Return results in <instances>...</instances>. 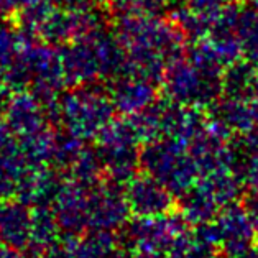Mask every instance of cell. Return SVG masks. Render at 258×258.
Here are the masks:
<instances>
[{"mask_svg": "<svg viewBox=\"0 0 258 258\" xmlns=\"http://www.w3.org/2000/svg\"><path fill=\"white\" fill-rule=\"evenodd\" d=\"M117 36L128 56L125 73H137L158 81L165 64L178 58L184 33L176 23L152 15V12H123L117 22ZM123 73V74H125Z\"/></svg>", "mask_w": 258, "mask_h": 258, "instance_id": "obj_1", "label": "cell"}, {"mask_svg": "<svg viewBox=\"0 0 258 258\" xmlns=\"http://www.w3.org/2000/svg\"><path fill=\"white\" fill-rule=\"evenodd\" d=\"M114 107L125 115L137 114L156 102L155 79L137 73H125L117 76L110 89Z\"/></svg>", "mask_w": 258, "mask_h": 258, "instance_id": "obj_11", "label": "cell"}, {"mask_svg": "<svg viewBox=\"0 0 258 258\" xmlns=\"http://www.w3.org/2000/svg\"><path fill=\"white\" fill-rule=\"evenodd\" d=\"M68 179L78 182L86 189H92L100 182H104L107 169L99 150L84 147L76 156V160L71 163V166L68 168Z\"/></svg>", "mask_w": 258, "mask_h": 258, "instance_id": "obj_23", "label": "cell"}, {"mask_svg": "<svg viewBox=\"0 0 258 258\" xmlns=\"http://www.w3.org/2000/svg\"><path fill=\"white\" fill-rule=\"evenodd\" d=\"M220 250L206 232L194 225L176 237L165 258H219Z\"/></svg>", "mask_w": 258, "mask_h": 258, "instance_id": "obj_20", "label": "cell"}, {"mask_svg": "<svg viewBox=\"0 0 258 258\" xmlns=\"http://www.w3.org/2000/svg\"><path fill=\"white\" fill-rule=\"evenodd\" d=\"M10 127L7 123H4L2 120H0V152H4L5 148H9L12 143H14V140H12L10 137Z\"/></svg>", "mask_w": 258, "mask_h": 258, "instance_id": "obj_36", "label": "cell"}, {"mask_svg": "<svg viewBox=\"0 0 258 258\" xmlns=\"http://www.w3.org/2000/svg\"><path fill=\"white\" fill-rule=\"evenodd\" d=\"M127 258H165L161 255H145V253H134V255H128Z\"/></svg>", "mask_w": 258, "mask_h": 258, "instance_id": "obj_39", "label": "cell"}, {"mask_svg": "<svg viewBox=\"0 0 258 258\" xmlns=\"http://www.w3.org/2000/svg\"><path fill=\"white\" fill-rule=\"evenodd\" d=\"M114 102L100 87L81 84L59 99V120L81 140L97 137L112 122Z\"/></svg>", "mask_w": 258, "mask_h": 258, "instance_id": "obj_4", "label": "cell"}, {"mask_svg": "<svg viewBox=\"0 0 258 258\" xmlns=\"http://www.w3.org/2000/svg\"><path fill=\"white\" fill-rule=\"evenodd\" d=\"M138 138L127 120H112L97 135V150L104 160L107 178L125 186L138 174L140 153Z\"/></svg>", "mask_w": 258, "mask_h": 258, "instance_id": "obj_6", "label": "cell"}, {"mask_svg": "<svg viewBox=\"0 0 258 258\" xmlns=\"http://www.w3.org/2000/svg\"><path fill=\"white\" fill-rule=\"evenodd\" d=\"M140 165L145 173L163 182L176 198L191 191L201 178L189 147L166 137L147 143L140 153Z\"/></svg>", "mask_w": 258, "mask_h": 258, "instance_id": "obj_3", "label": "cell"}, {"mask_svg": "<svg viewBox=\"0 0 258 258\" xmlns=\"http://www.w3.org/2000/svg\"><path fill=\"white\" fill-rule=\"evenodd\" d=\"M62 238V232L56 214L51 206L31 207V230L28 250L33 253L45 255L49 248L58 245Z\"/></svg>", "mask_w": 258, "mask_h": 258, "instance_id": "obj_17", "label": "cell"}, {"mask_svg": "<svg viewBox=\"0 0 258 258\" xmlns=\"http://www.w3.org/2000/svg\"><path fill=\"white\" fill-rule=\"evenodd\" d=\"M7 125L18 137H27L46 128L48 114L43 102L35 96L25 91H17L12 96L7 105Z\"/></svg>", "mask_w": 258, "mask_h": 258, "instance_id": "obj_14", "label": "cell"}, {"mask_svg": "<svg viewBox=\"0 0 258 258\" xmlns=\"http://www.w3.org/2000/svg\"><path fill=\"white\" fill-rule=\"evenodd\" d=\"M235 33L242 45L243 54L251 62L258 61V9H240L235 25Z\"/></svg>", "mask_w": 258, "mask_h": 258, "instance_id": "obj_25", "label": "cell"}, {"mask_svg": "<svg viewBox=\"0 0 258 258\" xmlns=\"http://www.w3.org/2000/svg\"><path fill=\"white\" fill-rule=\"evenodd\" d=\"M51 207L62 237H79L89 229V189L78 182L64 179Z\"/></svg>", "mask_w": 258, "mask_h": 258, "instance_id": "obj_10", "label": "cell"}, {"mask_svg": "<svg viewBox=\"0 0 258 258\" xmlns=\"http://www.w3.org/2000/svg\"><path fill=\"white\" fill-rule=\"evenodd\" d=\"M110 4L114 5L117 10H120L123 14V12L134 10L138 5V0H110Z\"/></svg>", "mask_w": 258, "mask_h": 258, "instance_id": "obj_37", "label": "cell"}, {"mask_svg": "<svg viewBox=\"0 0 258 258\" xmlns=\"http://www.w3.org/2000/svg\"><path fill=\"white\" fill-rule=\"evenodd\" d=\"M23 30L15 31L10 25L0 22V68H7L17 58L23 43Z\"/></svg>", "mask_w": 258, "mask_h": 258, "instance_id": "obj_27", "label": "cell"}, {"mask_svg": "<svg viewBox=\"0 0 258 258\" xmlns=\"http://www.w3.org/2000/svg\"><path fill=\"white\" fill-rule=\"evenodd\" d=\"M178 211L155 217H134L120 229V243L128 255H161L165 256L176 237L187 229Z\"/></svg>", "mask_w": 258, "mask_h": 258, "instance_id": "obj_5", "label": "cell"}, {"mask_svg": "<svg viewBox=\"0 0 258 258\" xmlns=\"http://www.w3.org/2000/svg\"><path fill=\"white\" fill-rule=\"evenodd\" d=\"M174 0H138V5L147 12H156L160 9H165L171 5Z\"/></svg>", "mask_w": 258, "mask_h": 258, "instance_id": "obj_35", "label": "cell"}, {"mask_svg": "<svg viewBox=\"0 0 258 258\" xmlns=\"http://www.w3.org/2000/svg\"><path fill=\"white\" fill-rule=\"evenodd\" d=\"M30 168L18 145L12 143L0 152V201L17 196L18 184Z\"/></svg>", "mask_w": 258, "mask_h": 258, "instance_id": "obj_22", "label": "cell"}, {"mask_svg": "<svg viewBox=\"0 0 258 258\" xmlns=\"http://www.w3.org/2000/svg\"><path fill=\"white\" fill-rule=\"evenodd\" d=\"M96 0H56L59 9H64L69 12H83L92 9Z\"/></svg>", "mask_w": 258, "mask_h": 258, "instance_id": "obj_31", "label": "cell"}, {"mask_svg": "<svg viewBox=\"0 0 258 258\" xmlns=\"http://www.w3.org/2000/svg\"><path fill=\"white\" fill-rule=\"evenodd\" d=\"M235 173L242 179L243 184L250 186L251 189H258V152L240 155L237 153Z\"/></svg>", "mask_w": 258, "mask_h": 258, "instance_id": "obj_28", "label": "cell"}, {"mask_svg": "<svg viewBox=\"0 0 258 258\" xmlns=\"http://www.w3.org/2000/svg\"><path fill=\"white\" fill-rule=\"evenodd\" d=\"M130 217L125 186L109 179L89 189V229L114 232L122 229Z\"/></svg>", "mask_w": 258, "mask_h": 258, "instance_id": "obj_7", "label": "cell"}, {"mask_svg": "<svg viewBox=\"0 0 258 258\" xmlns=\"http://www.w3.org/2000/svg\"><path fill=\"white\" fill-rule=\"evenodd\" d=\"M84 148L83 140L78 138L76 135L69 134H58L56 135V148H54V156H53V166L58 169H68L71 166V163L76 160L81 150Z\"/></svg>", "mask_w": 258, "mask_h": 258, "instance_id": "obj_26", "label": "cell"}, {"mask_svg": "<svg viewBox=\"0 0 258 258\" xmlns=\"http://www.w3.org/2000/svg\"><path fill=\"white\" fill-rule=\"evenodd\" d=\"M255 251H256V253H258V242L255 243Z\"/></svg>", "mask_w": 258, "mask_h": 258, "instance_id": "obj_41", "label": "cell"}, {"mask_svg": "<svg viewBox=\"0 0 258 258\" xmlns=\"http://www.w3.org/2000/svg\"><path fill=\"white\" fill-rule=\"evenodd\" d=\"M243 209L247 212V216L250 217L251 224H253V227L258 234V189H251L250 194L243 198Z\"/></svg>", "mask_w": 258, "mask_h": 258, "instance_id": "obj_30", "label": "cell"}, {"mask_svg": "<svg viewBox=\"0 0 258 258\" xmlns=\"http://www.w3.org/2000/svg\"><path fill=\"white\" fill-rule=\"evenodd\" d=\"M43 258H78V256L73 251V248L61 238V242L58 245H54L53 248H49L46 253L43 255Z\"/></svg>", "mask_w": 258, "mask_h": 258, "instance_id": "obj_32", "label": "cell"}, {"mask_svg": "<svg viewBox=\"0 0 258 258\" xmlns=\"http://www.w3.org/2000/svg\"><path fill=\"white\" fill-rule=\"evenodd\" d=\"M62 182L64 178L59 174L58 168H51V165L31 166L18 184L15 198L30 207L51 206Z\"/></svg>", "mask_w": 258, "mask_h": 258, "instance_id": "obj_13", "label": "cell"}, {"mask_svg": "<svg viewBox=\"0 0 258 258\" xmlns=\"http://www.w3.org/2000/svg\"><path fill=\"white\" fill-rule=\"evenodd\" d=\"M184 4L196 14L204 17L206 20L212 22V25L222 14V10L227 7V0H184Z\"/></svg>", "mask_w": 258, "mask_h": 258, "instance_id": "obj_29", "label": "cell"}, {"mask_svg": "<svg viewBox=\"0 0 258 258\" xmlns=\"http://www.w3.org/2000/svg\"><path fill=\"white\" fill-rule=\"evenodd\" d=\"M132 217H155L178 209V201L168 187L148 173L137 174L125 184Z\"/></svg>", "mask_w": 258, "mask_h": 258, "instance_id": "obj_9", "label": "cell"}, {"mask_svg": "<svg viewBox=\"0 0 258 258\" xmlns=\"http://www.w3.org/2000/svg\"><path fill=\"white\" fill-rule=\"evenodd\" d=\"M224 71L206 62H201L192 56L174 58L165 69V89L176 104L189 107H207L214 104L224 92Z\"/></svg>", "mask_w": 258, "mask_h": 258, "instance_id": "obj_2", "label": "cell"}, {"mask_svg": "<svg viewBox=\"0 0 258 258\" xmlns=\"http://www.w3.org/2000/svg\"><path fill=\"white\" fill-rule=\"evenodd\" d=\"M248 2H250V5H251V7L258 9V0H248Z\"/></svg>", "mask_w": 258, "mask_h": 258, "instance_id": "obj_40", "label": "cell"}, {"mask_svg": "<svg viewBox=\"0 0 258 258\" xmlns=\"http://www.w3.org/2000/svg\"><path fill=\"white\" fill-rule=\"evenodd\" d=\"M61 61L66 81L71 84H92V81L102 78L92 35L81 36L69 43L61 51Z\"/></svg>", "mask_w": 258, "mask_h": 258, "instance_id": "obj_12", "label": "cell"}, {"mask_svg": "<svg viewBox=\"0 0 258 258\" xmlns=\"http://www.w3.org/2000/svg\"><path fill=\"white\" fill-rule=\"evenodd\" d=\"M31 207L18 198L0 201V242L15 250H28Z\"/></svg>", "mask_w": 258, "mask_h": 258, "instance_id": "obj_15", "label": "cell"}, {"mask_svg": "<svg viewBox=\"0 0 258 258\" xmlns=\"http://www.w3.org/2000/svg\"><path fill=\"white\" fill-rule=\"evenodd\" d=\"M25 2L27 0H0V18H5L14 14V12H18L23 7Z\"/></svg>", "mask_w": 258, "mask_h": 258, "instance_id": "obj_34", "label": "cell"}, {"mask_svg": "<svg viewBox=\"0 0 258 258\" xmlns=\"http://www.w3.org/2000/svg\"><path fill=\"white\" fill-rule=\"evenodd\" d=\"M222 89L227 97L258 100V74L255 62L237 61L225 69Z\"/></svg>", "mask_w": 258, "mask_h": 258, "instance_id": "obj_21", "label": "cell"}, {"mask_svg": "<svg viewBox=\"0 0 258 258\" xmlns=\"http://www.w3.org/2000/svg\"><path fill=\"white\" fill-rule=\"evenodd\" d=\"M214 117L222 122L230 132L245 134L258 125L256 100L225 97L222 102L217 104Z\"/></svg>", "mask_w": 258, "mask_h": 258, "instance_id": "obj_19", "label": "cell"}, {"mask_svg": "<svg viewBox=\"0 0 258 258\" xmlns=\"http://www.w3.org/2000/svg\"><path fill=\"white\" fill-rule=\"evenodd\" d=\"M0 258H25V253L23 250H15L0 243Z\"/></svg>", "mask_w": 258, "mask_h": 258, "instance_id": "obj_38", "label": "cell"}, {"mask_svg": "<svg viewBox=\"0 0 258 258\" xmlns=\"http://www.w3.org/2000/svg\"><path fill=\"white\" fill-rule=\"evenodd\" d=\"M256 110H258V100H256Z\"/></svg>", "mask_w": 258, "mask_h": 258, "instance_id": "obj_42", "label": "cell"}, {"mask_svg": "<svg viewBox=\"0 0 258 258\" xmlns=\"http://www.w3.org/2000/svg\"><path fill=\"white\" fill-rule=\"evenodd\" d=\"M10 91H12V87L7 83V76H5L4 68H0V112L7 110V105L12 99Z\"/></svg>", "mask_w": 258, "mask_h": 258, "instance_id": "obj_33", "label": "cell"}, {"mask_svg": "<svg viewBox=\"0 0 258 258\" xmlns=\"http://www.w3.org/2000/svg\"><path fill=\"white\" fill-rule=\"evenodd\" d=\"M204 125L206 122L196 110V107L182 104L163 105L161 130L166 138L181 142L189 147V143L201 134Z\"/></svg>", "mask_w": 258, "mask_h": 258, "instance_id": "obj_16", "label": "cell"}, {"mask_svg": "<svg viewBox=\"0 0 258 258\" xmlns=\"http://www.w3.org/2000/svg\"><path fill=\"white\" fill-rule=\"evenodd\" d=\"M220 253L229 258H242L255 248L256 230L243 206L234 203L220 209L214 219Z\"/></svg>", "mask_w": 258, "mask_h": 258, "instance_id": "obj_8", "label": "cell"}, {"mask_svg": "<svg viewBox=\"0 0 258 258\" xmlns=\"http://www.w3.org/2000/svg\"><path fill=\"white\" fill-rule=\"evenodd\" d=\"M220 209H222V206L217 203L216 198L207 189H204L199 182H196V186L191 191H187L184 196L179 198L176 211L189 225H201L216 219Z\"/></svg>", "mask_w": 258, "mask_h": 258, "instance_id": "obj_18", "label": "cell"}, {"mask_svg": "<svg viewBox=\"0 0 258 258\" xmlns=\"http://www.w3.org/2000/svg\"><path fill=\"white\" fill-rule=\"evenodd\" d=\"M225 258H229V256H225Z\"/></svg>", "mask_w": 258, "mask_h": 258, "instance_id": "obj_43", "label": "cell"}, {"mask_svg": "<svg viewBox=\"0 0 258 258\" xmlns=\"http://www.w3.org/2000/svg\"><path fill=\"white\" fill-rule=\"evenodd\" d=\"M20 150L28 161L30 166H53V156L56 148V134L49 132L48 128L40 130L36 134H31L27 137H22Z\"/></svg>", "mask_w": 258, "mask_h": 258, "instance_id": "obj_24", "label": "cell"}]
</instances>
